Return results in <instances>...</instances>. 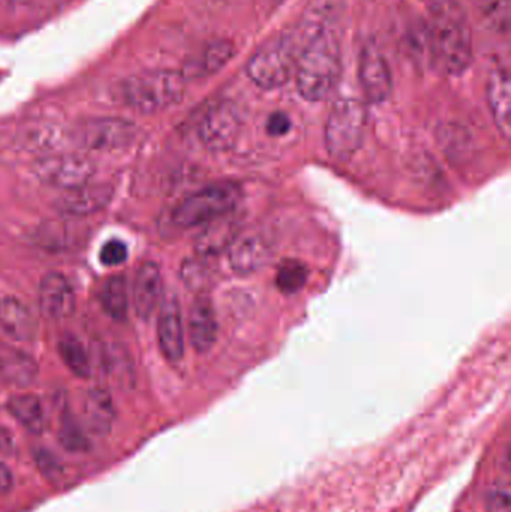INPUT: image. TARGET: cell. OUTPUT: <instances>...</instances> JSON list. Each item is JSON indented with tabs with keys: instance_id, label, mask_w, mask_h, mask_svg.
<instances>
[{
	"instance_id": "cell-4",
	"label": "cell",
	"mask_w": 511,
	"mask_h": 512,
	"mask_svg": "<svg viewBox=\"0 0 511 512\" xmlns=\"http://www.w3.org/2000/svg\"><path fill=\"white\" fill-rule=\"evenodd\" d=\"M368 126V108L360 99L342 98L333 104L327 117L326 149L336 161H348L353 158L365 140Z\"/></svg>"
},
{
	"instance_id": "cell-17",
	"label": "cell",
	"mask_w": 511,
	"mask_h": 512,
	"mask_svg": "<svg viewBox=\"0 0 511 512\" xmlns=\"http://www.w3.org/2000/svg\"><path fill=\"white\" fill-rule=\"evenodd\" d=\"M486 99L498 131L506 140L511 135V83L506 68H495L486 83Z\"/></svg>"
},
{
	"instance_id": "cell-28",
	"label": "cell",
	"mask_w": 511,
	"mask_h": 512,
	"mask_svg": "<svg viewBox=\"0 0 511 512\" xmlns=\"http://www.w3.org/2000/svg\"><path fill=\"white\" fill-rule=\"evenodd\" d=\"M105 355V370L108 375L119 382L120 385L125 384L126 381L131 379V364L125 363V351H120V348H108L104 352Z\"/></svg>"
},
{
	"instance_id": "cell-21",
	"label": "cell",
	"mask_w": 511,
	"mask_h": 512,
	"mask_svg": "<svg viewBox=\"0 0 511 512\" xmlns=\"http://www.w3.org/2000/svg\"><path fill=\"white\" fill-rule=\"evenodd\" d=\"M83 414L87 427L95 435H107L116 418V409L110 393L102 388H92L87 391L83 400Z\"/></svg>"
},
{
	"instance_id": "cell-33",
	"label": "cell",
	"mask_w": 511,
	"mask_h": 512,
	"mask_svg": "<svg viewBox=\"0 0 511 512\" xmlns=\"http://www.w3.org/2000/svg\"><path fill=\"white\" fill-rule=\"evenodd\" d=\"M291 129V120L290 117L285 113H273L272 116L267 120V132H269L272 137H282V135L287 134Z\"/></svg>"
},
{
	"instance_id": "cell-1",
	"label": "cell",
	"mask_w": 511,
	"mask_h": 512,
	"mask_svg": "<svg viewBox=\"0 0 511 512\" xmlns=\"http://www.w3.org/2000/svg\"><path fill=\"white\" fill-rule=\"evenodd\" d=\"M428 45L435 69L452 77L467 72L474 59L470 18L458 0H437L429 9Z\"/></svg>"
},
{
	"instance_id": "cell-5",
	"label": "cell",
	"mask_w": 511,
	"mask_h": 512,
	"mask_svg": "<svg viewBox=\"0 0 511 512\" xmlns=\"http://www.w3.org/2000/svg\"><path fill=\"white\" fill-rule=\"evenodd\" d=\"M300 50L293 36H279L255 51L246 66L248 77L255 86L275 90L285 86L296 71Z\"/></svg>"
},
{
	"instance_id": "cell-34",
	"label": "cell",
	"mask_w": 511,
	"mask_h": 512,
	"mask_svg": "<svg viewBox=\"0 0 511 512\" xmlns=\"http://www.w3.org/2000/svg\"><path fill=\"white\" fill-rule=\"evenodd\" d=\"M12 486H14V475L11 469L0 463V495L11 492Z\"/></svg>"
},
{
	"instance_id": "cell-3",
	"label": "cell",
	"mask_w": 511,
	"mask_h": 512,
	"mask_svg": "<svg viewBox=\"0 0 511 512\" xmlns=\"http://www.w3.org/2000/svg\"><path fill=\"white\" fill-rule=\"evenodd\" d=\"M186 81L182 72H141L123 81L122 101L138 113H159L182 101Z\"/></svg>"
},
{
	"instance_id": "cell-14",
	"label": "cell",
	"mask_w": 511,
	"mask_h": 512,
	"mask_svg": "<svg viewBox=\"0 0 511 512\" xmlns=\"http://www.w3.org/2000/svg\"><path fill=\"white\" fill-rule=\"evenodd\" d=\"M132 304L138 318L150 319L161 306L162 276L158 264L144 262L135 273L132 283Z\"/></svg>"
},
{
	"instance_id": "cell-13",
	"label": "cell",
	"mask_w": 511,
	"mask_h": 512,
	"mask_svg": "<svg viewBox=\"0 0 511 512\" xmlns=\"http://www.w3.org/2000/svg\"><path fill=\"white\" fill-rule=\"evenodd\" d=\"M158 343L168 361L182 360L185 352V330L179 301L174 295L162 301L158 316Z\"/></svg>"
},
{
	"instance_id": "cell-9",
	"label": "cell",
	"mask_w": 511,
	"mask_h": 512,
	"mask_svg": "<svg viewBox=\"0 0 511 512\" xmlns=\"http://www.w3.org/2000/svg\"><path fill=\"white\" fill-rule=\"evenodd\" d=\"M243 119L236 102L219 101L204 113L198 126L201 143L213 152H225L236 144Z\"/></svg>"
},
{
	"instance_id": "cell-30",
	"label": "cell",
	"mask_w": 511,
	"mask_h": 512,
	"mask_svg": "<svg viewBox=\"0 0 511 512\" xmlns=\"http://www.w3.org/2000/svg\"><path fill=\"white\" fill-rule=\"evenodd\" d=\"M128 259V246L120 240L113 239L105 243L99 252V261L107 267H117Z\"/></svg>"
},
{
	"instance_id": "cell-22",
	"label": "cell",
	"mask_w": 511,
	"mask_h": 512,
	"mask_svg": "<svg viewBox=\"0 0 511 512\" xmlns=\"http://www.w3.org/2000/svg\"><path fill=\"white\" fill-rule=\"evenodd\" d=\"M234 53H236V47L233 42L228 39H215L206 45L197 63L186 66L185 71H182L183 77L189 80V78L216 74L233 59Z\"/></svg>"
},
{
	"instance_id": "cell-10",
	"label": "cell",
	"mask_w": 511,
	"mask_h": 512,
	"mask_svg": "<svg viewBox=\"0 0 511 512\" xmlns=\"http://www.w3.org/2000/svg\"><path fill=\"white\" fill-rule=\"evenodd\" d=\"M359 81L366 101L371 104H383L392 95V71L384 54L374 45H366L360 53Z\"/></svg>"
},
{
	"instance_id": "cell-25",
	"label": "cell",
	"mask_w": 511,
	"mask_h": 512,
	"mask_svg": "<svg viewBox=\"0 0 511 512\" xmlns=\"http://www.w3.org/2000/svg\"><path fill=\"white\" fill-rule=\"evenodd\" d=\"M474 6L479 11L483 23L500 33L507 35L510 32L511 0H473Z\"/></svg>"
},
{
	"instance_id": "cell-7",
	"label": "cell",
	"mask_w": 511,
	"mask_h": 512,
	"mask_svg": "<svg viewBox=\"0 0 511 512\" xmlns=\"http://www.w3.org/2000/svg\"><path fill=\"white\" fill-rule=\"evenodd\" d=\"M137 138V126L119 117H96L84 120L72 132V141L92 152L126 149Z\"/></svg>"
},
{
	"instance_id": "cell-27",
	"label": "cell",
	"mask_w": 511,
	"mask_h": 512,
	"mask_svg": "<svg viewBox=\"0 0 511 512\" xmlns=\"http://www.w3.org/2000/svg\"><path fill=\"white\" fill-rule=\"evenodd\" d=\"M309 271L305 264L296 259H288L279 265L276 273V286L284 294H296L308 282Z\"/></svg>"
},
{
	"instance_id": "cell-18",
	"label": "cell",
	"mask_w": 511,
	"mask_h": 512,
	"mask_svg": "<svg viewBox=\"0 0 511 512\" xmlns=\"http://www.w3.org/2000/svg\"><path fill=\"white\" fill-rule=\"evenodd\" d=\"M38 363L26 352L0 343V387H27L38 378Z\"/></svg>"
},
{
	"instance_id": "cell-26",
	"label": "cell",
	"mask_w": 511,
	"mask_h": 512,
	"mask_svg": "<svg viewBox=\"0 0 511 512\" xmlns=\"http://www.w3.org/2000/svg\"><path fill=\"white\" fill-rule=\"evenodd\" d=\"M59 354L63 363L68 366V369L74 375H77L78 378H89V355H87L86 348L77 337L72 336V334H65V336L60 337Z\"/></svg>"
},
{
	"instance_id": "cell-31",
	"label": "cell",
	"mask_w": 511,
	"mask_h": 512,
	"mask_svg": "<svg viewBox=\"0 0 511 512\" xmlns=\"http://www.w3.org/2000/svg\"><path fill=\"white\" fill-rule=\"evenodd\" d=\"M60 441L71 451H81L86 448V438H84L83 432L77 423L69 418L63 421L62 427H60Z\"/></svg>"
},
{
	"instance_id": "cell-29",
	"label": "cell",
	"mask_w": 511,
	"mask_h": 512,
	"mask_svg": "<svg viewBox=\"0 0 511 512\" xmlns=\"http://www.w3.org/2000/svg\"><path fill=\"white\" fill-rule=\"evenodd\" d=\"M486 510L489 512H510L509 483H497L486 492Z\"/></svg>"
},
{
	"instance_id": "cell-15",
	"label": "cell",
	"mask_w": 511,
	"mask_h": 512,
	"mask_svg": "<svg viewBox=\"0 0 511 512\" xmlns=\"http://www.w3.org/2000/svg\"><path fill=\"white\" fill-rule=\"evenodd\" d=\"M111 198H113V188L107 183H101V185L87 183L81 188L66 192L57 201V209L63 215L84 218L104 210L110 204Z\"/></svg>"
},
{
	"instance_id": "cell-11",
	"label": "cell",
	"mask_w": 511,
	"mask_h": 512,
	"mask_svg": "<svg viewBox=\"0 0 511 512\" xmlns=\"http://www.w3.org/2000/svg\"><path fill=\"white\" fill-rule=\"evenodd\" d=\"M272 254V242L263 233L243 234L228 249L231 268L242 276L261 270L270 261Z\"/></svg>"
},
{
	"instance_id": "cell-16",
	"label": "cell",
	"mask_w": 511,
	"mask_h": 512,
	"mask_svg": "<svg viewBox=\"0 0 511 512\" xmlns=\"http://www.w3.org/2000/svg\"><path fill=\"white\" fill-rule=\"evenodd\" d=\"M188 333L191 345L198 354H206L218 337V321L215 309L207 295H198L189 310Z\"/></svg>"
},
{
	"instance_id": "cell-20",
	"label": "cell",
	"mask_w": 511,
	"mask_h": 512,
	"mask_svg": "<svg viewBox=\"0 0 511 512\" xmlns=\"http://www.w3.org/2000/svg\"><path fill=\"white\" fill-rule=\"evenodd\" d=\"M239 230V221L234 218L233 212L210 222L209 228L198 237L195 243L197 255L212 258L225 249H230L234 240L239 237Z\"/></svg>"
},
{
	"instance_id": "cell-32",
	"label": "cell",
	"mask_w": 511,
	"mask_h": 512,
	"mask_svg": "<svg viewBox=\"0 0 511 512\" xmlns=\"http://www.w3.org/2000/svg\"><path fill=\"white\" fill-rule=\"evenodd\" d=\"M183 279L191 288L203 286L209 279L207 276V265L203 262V256L198 255L197 261H189L183 265Z\"/></svg>"
},
{
	"instance_id": "cell-2",
	"label": "cell",
	"mask_w": 511,
	"mask_h": 512,
	"mask_svg": "<svg viewBox=\"0 0 511 512\" xmlns=\"http://www.w3.org/2000/svg\"><path fill=\"white\" fill-rule=\"evenodd\" d=\"M341 74V42L333 30L323 27L300 50L294 71L297 90L306 101H324L338 86Z\"/></svg>"
},
{
	"instance_id": "cell-12",
	"label": "cell",
	"mask_w": 511,
	"mask_h": 512,
	"mask_svg": "<svg viewBox=\"0 0 511 512\" xmlns=\"http://www.w3.org/2000/svg\"><path fill=\"white\" fill-rule=\"evenodd\" d=\"M39 309L48 319H66L75 312V294L71 283L63 274H45L39 283Z\"/></svg>"
},
{
	"instance_id": "cell-23",
	"label": "cell",
	"mask_w": 511,
	"mask_h": 512,
	"mask_svg": "<svg viewBox=\"0 0 511 512\" xmlns=\"http://www.w3.org/2000/svg\"><path fill=\"white\" fill-rule=\"evenodd\" d=\"M8 411L27 432L39 435L44 430V409L38 397L33 394H18L8 402Z\"/></svg>"
},
{
	"instance_id": "cell-6",
	"label": "cell",
	"mask_w": 511,
	"mask_h": 512,
	"mask_svg": "<svg viewBox=\"0 0 511 512\" xmlns=\"http://www.w3.org/2000/svg\"><path fill=\"white\" fill-rule=\"evenodd\" d=\"M242 200V191L234 183H216L185 198L173 213V222L180 228L210 224L234 212Z\"/></svg>"
},
{
	"instance_id": "cell-19",
	"label": "cell",
	"mask_w": 511,
	"mask_h": 512,
	"mask_svg": "<svg viewBox=\"0 0 511 512\" xmlns=\"http://www.w3.org/2000/svg\"><path fill=\"white\" fill-rule=\"evenodd\" d=\"M0 327L17 342H33L38 334V322L26 304L14 297L0 300Z\"/></svg>"
},
{
	"instance_id": "cell-8",
	"label": "cell",
	"mask_w": 511,
	"mask_h": 512,
	"mask_svg": "<svg viewBox=\"0 0 511 512\" xmlns=\"http://www.w3.org/2000/svg\"><path fill=\"white\" fill-rule=\"evenodd\" d=\"M96 167L89 158L71 153H57L38 159L33 165V174L51 188L74 191L90 183Z\"/></svg>"
},
{
	"instance_id": "cell-24",
	"label": "cell",
	"mask_w": 511,
	"mask_h": 512,
	"mask_svg": "<svg viewBox=\"0 0 511 512\" xmlns=\"http://www.w3.org/2000/svg\"><path fill=\"white\" fill-rule=\"evenodd\" d=\"M101 303L108 316L122 321L128 315V286L123 276H113L105 282L101 292Z\"/></svg>"
}]
</instances>
